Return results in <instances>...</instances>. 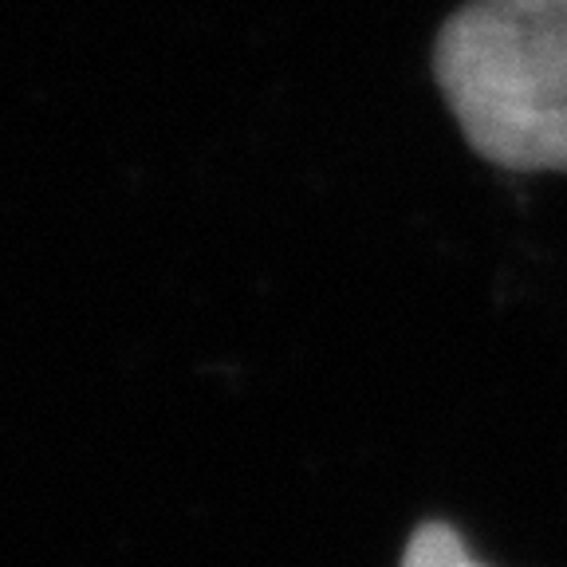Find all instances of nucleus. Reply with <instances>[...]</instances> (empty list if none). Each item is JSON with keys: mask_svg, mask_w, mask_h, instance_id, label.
I'll return each instance as SVG.
<instances>
[{"mask_svg": "<svg viewBox=\"0 0 567 567\" xmlns=\"http://www.w3.org/2000/svg\"><path fill=\"white\" fill-rule=\"evenodd\" d=\"M402 567H481L450 524H422L410 536Z\"/></svg>", "mask_w": 567, "mask_h": 567, "instance_id": "obj_2", "label": "nucleus"}, {"mask_svg": "<svg viewBox=\"0 0 567 567\" xmlns=\"http://www.w3.org/2000/svg\"><path fill=\"white\" fill-rule=\"evenodd\" d=\"M434 75L473 151L567 169V0H470L437 32Z\"/></svg>", "mask_w": 567, "mask_h": 567, "instance_id": "obj_1", "label": "nucleus"}]
</instances>
